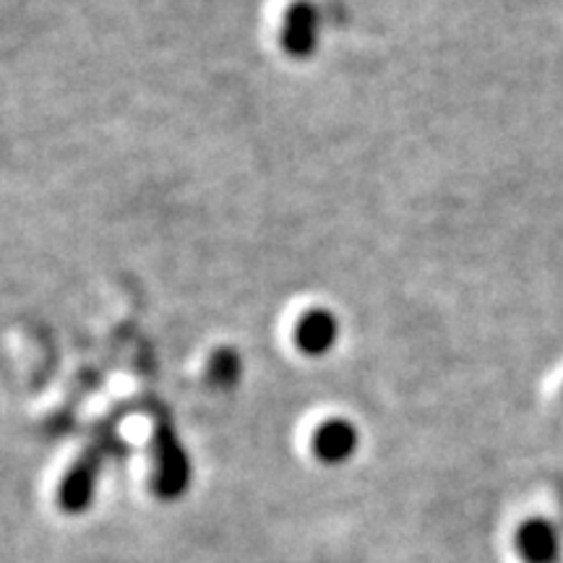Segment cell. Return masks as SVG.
I'll return each mask as SVG.
<instances>
[{
    "instance_id": "obj_5",
    "label": "cell",
    "mask_w": 563,
    "mask_h": 563,
    "mask_svg": "<svg viewBox=\"0 0 563 563\" xmlns=\"http://www.w3.org/2000/svg\"><path fill=\"white\" fill-rule=\"evenodd\" d=\"M355 446H357V433L352 431L350 422L344 420L327 422V426H321L313 435V452L321 462L327 464L344 462L352 452H355Z\"/></svg>"
},
{
    "instance_id": "obj_6",
    "label": "cell",
    "mask_w": 563,
    "mask_h": 563,
    "mask_svg": "<svg viewBox=\"0 0 563 563\" xmlns=\"http://www.w3.org/2000/svg\"><path fill=\"white\" fill-rule=\"evenodd\" d=\"M295 334H298V344L302 350L319 355V352L332 347V342L336 340V321L327 311H311L302 316Z\"/></svg>"
},
{
    "instance_id": "obj_3",
    "label": "cell",
    "mask_w": 563,
    "mask_h": 563,
    "mask_svg": "<svg viewBox=\"0 0 563 563\" xmlns=\"http://www.w3.org/2000/svg\"><path fill=\"white\" fill-rule=\"evenodd\" d=\"M514 548L525 563H555L559 561V532L543 517H532L517 527Z\"/></svg>"
},
{
    "instance_id": "obj_1",
    "label": "cell",
    "mask_w": 563,
    "mask_h": 563,
    "mask_svg": "<svg viewBox=\"0 0 563 563\" xmlns=\"http://www.w3.org/2000/svg\"><path fill=\"white\" fill-rule=\"evenodd\" d=\"M316 32H319V13L311 0H295L290 9L285 11L282 21V47L290 55H308L316 47Z\"/></svg>"
},
{
    "instance_id": "obj_2",
    "label": "cell",
    "mask_w": 563,
    "mask_h": 563,
    "mask_svg": "<svg viewBox=\"0 0 563 563\" xmlns=\"http://www.w3.org/2000/svg\"><path fill=\"white\" fill-rule=\"evenodd\" d=\"M100 467H102L100 452L81 456V460L70 467V473L66 475V481L60 483V490H58V504L63 511L79 514L87 509L91 504V493H95Z\"/></svg>"
},
{
    "instance_id": "obj_4",
    "label": "cell",
    "mask_w": 563,
    "mask_h": 563,
    "mask_svg": "<svg viewBox=\"0 0 563 563\" xmlns=\"http://www.w3.org/2000/svg\"><path fill=\"white\" fill-rule=\"evenodd\" d=\"M188 477H191V470H188V462L178 443L170 433L159 431L157 433V473H154V488H157L159 496L173 498L178 493L186 490Z\"/></svg>"
}]
</instances>
